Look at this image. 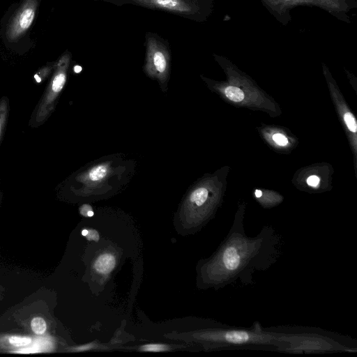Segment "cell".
Listing matches in <instances>:
<instances>
[{
  "label": "cell",
  "instance_id": "7a4b0ae2",
  "mask_svg": "<svg viewBox=\"0 0 357 357\" xmlns=\"http://www.w3.org/2000/svg\"><path fill=\"white\" fill-rule=\"evenodd\" d=\"M116 6L131 4L204 22L211 15L214 0H102Z\"/></svg>",
  "mask_w": 357,
  "mask_h": 357
},
{
  "label": "cell",
  "instance_id": "6da1fadb",
  "mask_svg": "<svg viewBox=\"0 0 357 357\" xmlns=\"http://www.w3.org/2000/svg\"><path fill=\"white\" fill-rule=\"evenodd\" d=\"M262 6L283 26L291 21V11L298 6L319 8L347 24L352 22L349 13L357 8V0H259Z\"/></svg>",
  "mask_w": 357,
  "mask_h": 357
},
{
  "label": "cell",
  "instance_id": "e0dca14e",
  "mask_svg": "<svg viewBox=\"0 0 357 357\" xmlns=\"http://www.w3.org/2000/svg\"><path fill=\"white\" fill-rule=\"evenodd\" d=\"M273 140L279 145L280 146H284L287 144L288 141H287V139L286 138V137H284L283 135L282 134H279V133H277V134H275L273 136Z\"/></svg>",
  "mask_w": 357,
  "mask_h": 357
},
{
  "label": "cell",
  "instance_id": "2e32d148",
  "mask_svg": "<svg viewBox=\"0 0 357 357\" xmlns=\"http://www.w3.org/2000/svg\"><path fill=\"white\" fill-rule=\"evenodd\" d=\"M87 234L85 236L86 238L89 241H94L98 242L99 240V234L98 231L93 229H87Z\"/></svg>",
  "mask_w": 357,
  "mask_h": 357
},
{
  "label": "cell",
  "instance_id": "ffe728a7",
  "mask_svg": "<svg viewBox=\"0 0 357 357\" xmlns=\"http://www.w3.org/2000/svg\"><path fill=\"white\" fill-rule=\"evenodd\" d=\"M87 231H87V229H83V230L82 231V236H85L86 235V234H87Z\"/></svg>",
  "mask_w": 357,
  "mask_h": 357
},
{
  "label": "cell",
  "instance_id": "3957f363",
  "mask_svg": "<svg viewBox=\"0 0 357 357\" xmlns=\"http://www.w3.org/2000/svg\"><path fill=\"white\" fill-rule=\"evenodd\" d=\"M145 62L144 70L161 85H166L171 70L172 54L168 41L156 33L145 35Z\"/></svg>",
  "mask_w": 357,
  "mask_h": 357
},
{
  "label": "cell",
  "instance_id": "ac0fdd59",
  "mask_svg": "<svg viewBox=\"0 0 357 357\" xmlns=\"http://www.w3.org/2000/svg\"><path fill=\"white\" fill-rule=\"evenodd\" d=\"M307 183L309 185L316 187L319 183V178L317 176H310L307 179Z\"/></svg>",
  "mask_w": 357,
  "mask_h": 357
},
{
  "label": "cell",
  "instance_id": "d6986e66",
  "mask_svg": "<svg viewBox=\"0 0 357 357\" xmlns=\"http://www.w3.org/2000/svg\"><path fill=\"white\" fill-rule=\"evenodd\" d=\"M261 195H262L261 191H260L259 190L255 191V195L257 197H260L261 196Z\"/></svg>",
  "mask_w": 357,
  "mask_h": 357
},
{
  "label": "cell",
  "instance_id": "ba28073f",
  "mask_svg": "<svg viewBox=\"0 0 357 357\" xmlns=\"http://www.w3.org/2000/svg\"><path fill=\"white\" fill-rule=\"evenodd\" d=\"M208 196V190L206 188L199 187L190 193L189 202L197 206H201L206 202Z\"/></svg>",
  "mask_w": 357,
  "mask_h": 357
},
{
  "label": "cell",
  "instance_id": "9a60e30c",
  "mask_svg": "<svg viewBox=\"0 0 357 357\" xmlns=\"http://www.w3.org/2000/svg\"><path fill=\"white\" fill-rule=\"evenodd\" d=\"M80 213L85 217H91L93 215L92 208L88 204L82 205L80 207Z\"/></svg>",
  "mask_w": 357,
  "mask_h": 357
},
{
  "label": "cell",
  "instance_id": "8fae6325",
  "mask_svg": "<svg viewBox=\"0 0 357 357\" xmlns=\"http://www.w3.org/2000/svg\"><path fill=\"white\" fill-rule=\"evenodd\" d=\"M10 343L15 347H23L29 344L31 339L24 337L13 336L9 338Z\"/></svg>",
  "mask_w": 357,
  "mask_h": 357
},
{
  "label": "cell",
  "instance_id": "5bb4252c",
  "mask_svg": "<svg viewBox=\"0 0 357 357\" xmlns=\"http://www.w3.org/2000/svg\"><path fill=\"white\" fill-rule=\"evenodd\" d=\"M6 116V103L2 102L0 105V136L2 131Z\"/></svg>",
  "mask_w": 357,
  "mask_h": 357
},
{
  "label": "cell",
  "instance_id": "30bf717a",
  "mask_svg": "<svg viewBox=\"0 0 357 357\" xmlns=\"http://www.w3.org/2000/svg\"><path fill=\"white\" fill-rule=\"evenodd\" d=\"M31 327L32 331L37 335L43 334L47 329L46 322L41 317L33 318L31 322Z\"/></svg>",
  "mask_w": 357,
  "mask_h": 357
},
{
  "label": "cell",
  "instance_id": "7c38bea8",
  "mask_svg": "<svg viewBox=\"0 0 357 357\" xmlns=\"http://www.w3.org/2000/svg\"><path fill=\"white\" fill-rule=\"evenodd\" d=\"M141 349L144 351L158 352V351H165V350L168 349V348L167 347L166 345L161 344H146V345L142 346L141 347Z\"/></svg>",
  "mask_w": 357,
  "mask_h": 357
},
{
  "label": "cell",
  "instance_id": "4fadbf2b",
  "mask_svg": "<svg viewBox=\"0 0 357 357\" xmlns=\"http://www.w3.org/2000/svg\"><path fill=\"white\" fill-rule=\"evenodd\" d=\"M344 118L348 128L351 132H355L356 131L357 126L353 115L351 113L348 112L344 114Z\"/></svg>",
  "mask_w": 357,
  "mask_h": 357
},
{
  "label": "cell",
  "instance_id": "277c9868",
  "mask_svg": "<svg viewBox=\"0 0 357 357\" xmlns=\"http://www.w3.org/2000/svg\"><path fill=\"white\" fill-rule=\"evenodd\" d=\"M71 54L66 52L59 59L56 69L45 97L36 114V120L43 121L49 114L59 93L63 89L67 78Z\"/></svg>",
  "mask_w": 357,
  "mask_h": 357
},
{
  "label": "cell",
  "instance_id": "8992f818",
  "mask_svg": "<svg viewBox=\"0 0 357 357\" xmlns=\"http://www.w3.org/2000/svg\"><path fill=\"white\" fill-rule=\"evenodd\" d=\"M112 169L109 163L96 165L81 176V181L90 186L102 184L112 174Z\"/></svg>",
  "mask_w": 357,
  "mask_h": 357
},
{
  "label": "cell",
  "instance_id": "5b68a950",
  "mask_svg": "<svg viewBox=\"0 0 357 357\" xmlns=\"http://www.w3.org/2000/svg\"><path fill=\"white\" fill-rule=\"evenodd\" d=\"M38 5V0H24L10 22L6 36L13 41L22 36L31 26Z\"/></svg>",
  "mask_w": 357,
  "mask_h": 357
},
{
  "label": "cell",
  "instance_id": "9c48e42d",
  "mask_svg": "<svg viewBox=\"0 0 357 357\" xmlns=\"http://www.w3.org/2000/svg\"><path fill=\"white\" fill-rule=\"evenodd\" d=\"M225 93L229 100L234 102H241L244 98L243 91L234 86H227L225 90Z\"/></svg>",
  "mask_w": 357,
  "mask_h": 357
},
{
  "label": "cell",
  "instance_id": "52a82bcc",
  "mask_svg": "<svg viewBox=\"0 0 357 357\" xmlns=\"http://www.w3.org/2000/svg\"><path fill=\"white\" fill-rule=\"evenodd\" d=\"M116 260L111 253H104L98 256L93 264L94 269L99 273L106 275L114 268Z\"/></svg>",
  "mask_w": 357,
  "mask_h": 357
}]
</instances>
